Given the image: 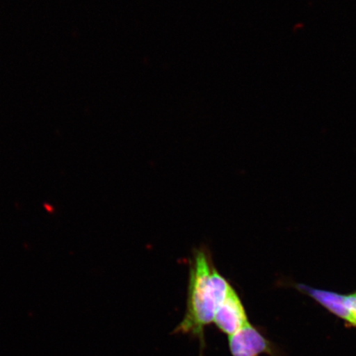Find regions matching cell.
Masks as SVG:
<instances>
[{
  "label": "cell",
  "instance_id": "6da1fadb",
  "mask_svg": "<svg viewBox=\"0 0 356 356\" xmlns=\"http://www.w3.org/2000/svg\"><path fill=\"white\" fill-rule=\"evenodd\" d=\"M189 273L188 300L184 319L172 334H184L206 346L204 330L213 322L216 311L232 284L211 264L204 250L195 252Z\"/></svg>",
  "mask_w": 356,
  "mask_h": 356
},
{
  "label": "cell",
  "instance_id": "3957f363",
  "mask_svg": "<svg viewBox=\"0 0 356 356\" xmlns=\"http://www.w3.org/2000/svg\"><path fill=\"white\" fill-rule=\"evenodd\" d=\"M229 348L232 356H286L277 345L251 323L229 337Z\"/></svg>",
  "mask_w": 356,
  "mask_h": 356
},
{
  "label": "cell",
  "instance_id": "277c9868",
  "mask_svg": "<svg viewBox=\"0 0 356 356\" xmlns=\"http://www.w3.org/2000/svg\"><path fill=\"white\" fill-rule=\"evenodd\" d=\"M249 323L243 302L237 291L231 286L224 300L217 307L213 323L221 332L229 337Z\"/></svg>",
  "mask_w": 356,
  "mask_h": 356
},
{
  "label": "cell",
  "instance_id": "7a4b0ae2",
  "mask_svg": "<svg viewBox=\"0 0 356 356\" xmlns=\"http://www.w3.org/2000/svg\"><path fill=\"white\" fill-rule=\"evenodd\" d=\"M291 286L342 320L347 327L356 328V289L351 293H341L302 283L293 282Z\"/></svg>",
  "mask_w": 356,
  "mask_h": 356
}]
</instances>
